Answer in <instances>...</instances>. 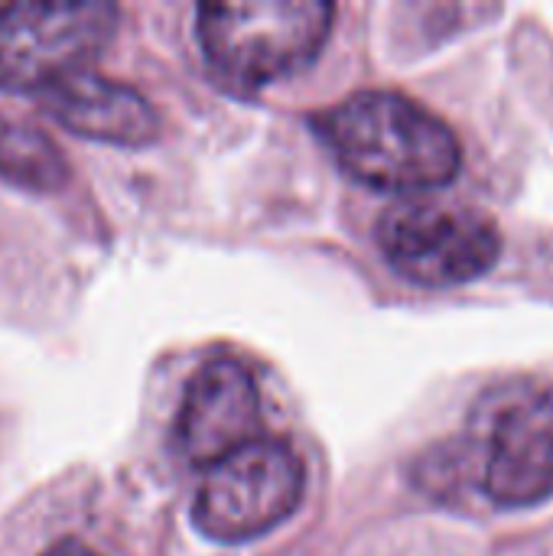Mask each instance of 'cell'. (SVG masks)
<instances>
[{"label":"cell","mask_w":553,"mask_h":556,"mask_svg":"<svg viewBox=\"0 0 553 556\" xmlns=\"http://www.w3.org/2000/svg\"><path fill=\"white\" fill-rule=\"evenodd\" d=\"M313 127L339 166L372 189L427 192L463 166L453 127L398 91H355L316 114Z\"/></svg>","instance_id":"1"},{"label":"cell","mask_w":553,"mask_h":556,"mask_svg":"<svg viewBox=\"0 0 553 556\" xmlns=\"http://www.w3.org/2000/svg\"><path fill=\"white\" fill-rule=\"evenodd\" d=\"M326 0H231L196 10V36L212 72L235 88H261L306 68L329 39Z\"/></svg>","instance_id":"2"},{"label":"cell","mask_w":553,"mask_h":556,"mask_svg":"<svg viewBox=\"0 0 553 556\" xmlns=\"http://www.w3.org/2000/svg\"><path fill=\"white\" fill-rule=\"evenodd\" d=\"M117 7L108 0H16L0 7V91H46L111 42Z\"/></svg>","instance_id":"3"},{"label":"cell","mask_w":553,"mask_h":556,"mask_svg":"<svg viewBox=\"0 0 553 556\" xmlns=\"http://www.w3.org/2000/svg\"><path fill=\"white\" fill-rule=\"evenodd\" d=\"M306 472L284 440H254L212 466L192 502V525L218 544L254 541L284 525L303 502Z\"/></svg>","instance_id":"4"},{"label":"cell","mask_w":553,"mask_h":556,"mask_svg":"<svg viewBox=\"0 0 553 556\" xmlns=\"http://www.w3.org/2000/svg\"><path fill=\"white\" fill-rule=\"evenodd\" d=\"M378 248L411 283L443 290L486 277L499 254L495 222L463 205H398L378 218Z\"/></svg>","instance_id":"5"},{"label":"cell","mask_w":553,"mask_h":556,"mask_svg":"<svg viewBox=\"0 0 553 556\" xmlns=\"http://www.w3.org/2000/svg\"><path fill=\"white\" fill-rule=\"evenodd\" d=\"M261 394L241 362L202 365L183 394L176 417V450L192 469H212L248 443L261 440Z\"/></svg>","instance_id":"6"},{"label":"cell","mask_w":553,"mask_h":556,"mask_svg":"<svg viewBox=\"0 0 553 556\" xmlns=\"http://www.w3.org/2000/svg\"><path fill=\"white\" fill-rule=\"evenodd\" d=\"M482 485L499 508H531L551 498L553 391H525L499 410Z\"/></svg>","instance_id":"7"},{"label":"cell","mask_w":553,"mask_h":556,"mask_svg":"<svg viewBox=\"0 0 553 556\" xmlns=\"http://www.w3.org/2000/svg\"><path fill=\"white\" fill-rule=\"evenodd\" d=\"M39 98L42 111L55 124L85 140L111 147H147L160 137V117L153 104L137 88L91 68L65 75Z\"/></svg>","instance_id":"8"},{"label":"cell","mask_w":553,"mask_h":556,"mask_svg":"<svg viewBox=\"0 0 553 556\" xmlns=\"http://www.w3.org/2000/svg\"><path fill=\"white\" fill-rule=\"evenodd\" d=\"M0 179L29 192H55L68 179V163L49 134L0 114Z\"/></svg>","instance_id":"9"},{"label":"cell","mask_w":553,"mask_h":556,"mask_svg":"<svg viewBox=\"0 0 553 556\" xmlns=\"http://www.w3.org/2000/svg\"><path fill=\"white\" fill-rule=\"evenodd\" d=\"M42 556H98L95 551H88L85 544H78V541H62V544H55V547H49Z\"/></svg>","instance_id":"10"}]
</instances>
